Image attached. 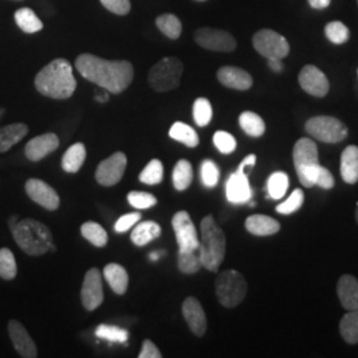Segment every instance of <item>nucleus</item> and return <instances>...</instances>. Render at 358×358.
<instances>
[{
  "label": "nucleus",
  "mask_w": 358,
  "mask_h": 358,
  "mask_svg": "<svg viewBox=\"0 0 358 358\" xmlns=\"http://www.w3.org/2000/svg\"><path fill=\"white\" fill-rule=\"evenodd\" d=\"M81 235L94 247H105L108 243V232L96 222H85L81 226Z\"/></svg>",
  "instance_id": "34"
},
{
  "label": "nucleus",
  "mask_w": 358,
  "mask_h": 358,
  "mask_svg": "<svg viewBox=\"0 0 358 358\" xmlns=\"http://www.w3.org/2000/svg\"><path fill=\"white\" fill-rule=\"evenodd\" d=\"M195 43L208 51L234 52L236 50V40L230 32L219 28L203 27L195 31L194 34Z\"/></svg>",
  "instance_id": "9"
},
{
  "label": "nucleus",
  "mask_w": 358,
  "mask_h": 358,
  "mask_svg": "<svg viewBox=\"0 0 358 358\" xmlns=\"http://www.w3.org/2000/svg\"><path fill=\"white\" fill-rule=\"evenodd\" d=\"M103 278L117 294H125L128 291L129 275L127 269L117 263H110L103 268Z\"/></svg>",
  "instance_id": "24"
},
{
  "label": "nucleus",
  "mask_w": 358,
  "mask_h": 358,
  "mask_svg": "<svg viewBox=\"0 0 358 358\" xmlns=\"http://www.w3.org/2000/svg\"><path fill=\"white\" fill-rule=\"evenodd\" d=\"M182 313L187 322L190 331L196 337H202L207 331V319L205 310L199 300L195 297H187L182 304Z\"/></svg>",
  "instance_id": "17"
},
{
  "label": "nucleus",
  "mask_w": 358,
  "mask_h": 358,
  "mask_svg": "<svg viewBox=\"0 0 358 358\" xmlns=\"http://www.w3.org/2000/svg\"><path fill=\"white\" fill-rule=\"evenodd\" d=\"M170 138L180 142L187 148H196L199 145V136L194 129L185 122H176L169 130Z\"/></svg>",
  "instance_id": "28"
},
{
  "label": "nucleus",
  "mask_w": 358,
  "mask_h": 358,
  "mask_svg": "<svg viewBox=\"0 0 358 358\" xmlns=\"http://www.w3.org/2000/svg\"><path fill=\"white\" fill-rule=\"evenodd\" d=\"M164 179V165L159 159H152L140 174V180L145 185H159Z\"/></svg>",
  "instance_id": "40"
},
{
  "label": "nucleus",
  "mask_w": 358,
  "mask_h": 358,
  "mask_svg": "<svg viewBox=\"0 0 358 358\" xmlns=\"http://www.w3.org/2000/svg\"><path fill=\"white\" fill-rule=\"evenodd\" d=\"M100 1L109 13H115L120 16L128 15L131 8L130 0H100Z\"/></svg>",
  "instance_id": "46"
},
{
  "label": "nucleus",
  "mask_w": 358,
  "mask_h": 358,
  "mask_svg": "<svg viewBox=\"0 0 358 358\" xmlns=\"http://www.w3.org/2000/svg\"><path fill=\"white\" fill-rule=\"evenodd\" d=\"M15 22L17 27L26 32V34H36L44 28L43 22L38 17V15L34 13L31 8H20L15 15Z\"/></svg>",
  "instance_id": "29"
},
{
  "label": "nucleus",
  "mask_w": 358,
  "mask_h": 358,
  "mask_svg": "<svg viewBox=\"0 0 358 358\" xmlns=\"http://www.w3.org/2000/svg\"><path fill=\"white\" fill-rule=\"evenodd\" d=\"M19 222V215H13V217L8 219V226H10V230L13 229V226Z\"/></svg>",
  "instance_id": "53"
},
{
  "label": "nucleus",
  "mask_w": 358,
  "mask_h": 358,
  "mask_svg": "<svg viewBox=\"0 0 358 358\" xmlns=\"http://www.w3.org/2000/svg\"><path fill=\"white\" fill-rule=\"evenodd\" d=\"M315 186H319L321 189L329 190L334 186V178H333L332 173L322 167L320 165L317 173H316V178H315Z\"/></svg>",
  "instance_id": "48"
},
{
  "label": "nucleus",
  "mask_w": 358,
  "mask_h": 358,
  "mask_svg": "<svg viewBox=\"0 0 358 358\" xmlns=\"http://www.w3.org/2000/svg\"><path fill=\"white\" fill-rule=\"evenodd\" d=\"M227 241L223 230L217 226L213 215H207L201 222V241H199V257L203 268L217 272L226 256Z\"/></svg>",
  "instance_id": "3"
},
{
  "label": "nucleus",
  "mask_w": 358,
  "mask_h": 358,
  "mask_svg": "<svg viewBox=\"0 0 358 358\" xmlns=\"http://www.w3.org/2000/svg\"><path fill=\"white\" fill-rule=\"evenodd\" d=\"M35 87L38 93L55 100L72 97L77 88L72 65L65 59L52 60L35 77Z\"/></svg>",
  "instance_id": "2"
},
{
  "label": "nucleus",
  "mask_w": 358,
  "mask_h": 358,
  "mask_svg": "<svg viewBox=\"0 0 358 358\" xmlns=\"http://www.w3.org/2000/svg\"><path fill=\"white\" fill-rule=\"evenodd\" d=\"M13 241L27 255L40 256L50 252L53 244V235L48 226L36 219L27 217L19 220L13 229Z\"/></svg>",
  "instance_id": "4"
},
{
  "label": "nucleus",
  "mask_w": 358,
  "mask_h": 358,
  "mask_svg": "<svg viewBox=\"0 0 358 358\" xmlns=\"http://www.w3.org/2000/svg\"><path fill=\"white\" fill-rule=\"evenodd\" d=\"M294 165L297 177H301L309 167L319 165V149L310 138H300L294 146Z\"/></svg>",
  "instance_id": "15"
},
{
  "label": "nucleus",
  "mask_w": 358,
  "mask_h": 358,
  "mask_svg": "<svg viewBox=\"0 0 358 358\" xmlns=\"http://www.w3.org/2000/svg\"><path fill=\"white\" fill-rule=\"evenodd\" d=\"M78 73L103 90L118 94L129 88L134 78V68L127 60H105L92 53H83L75 63Z\"/></svg>",
  "instance_id": "1"
},
{
  "label": "nucleus",
  "mask_w": 358,
  "mask_h": 358,
  "mask_svg": "<svg viewBox=\"0 0 358 358\" xmlns=\"http://www.w3.org/2000/svg\"><path fill=\"white\" fill-rule=\"evenodd\" d=\"M303 203H304V192L301 189H296L287 201L278 205L276 211L282 215H289V214L296 213L303 206Z\"/></svg>",
  "instance_id": "42"
},
{
  "label": "nucleus",
  "mask_w": 358,
  "mask_h": 358,
  "mask_svg": "<svg viewBox=\"0 0 358 358\" xmlns=\"http://www.w3.org/2000/svg\"><path fill=\"white\" fill-rule=\"evenodd\" d=\"M357 77H358V69H357Z\"/></svg>",
  "instance_id": "58"
},
{
  "label": "nucleus",
  "mask_w": 358,
  "mask_h": 358,
  "mask_svg": "<svg viewBox=\"0 0 358 358\" xmlns=\"http://www.w3.org/2000/svg\"><path fill=\"white\" fill-rule=\"evenodd\" d=\"M341 177L344 182L355 185L358 182V148L355 145L348 146L341 154Z\"/></svg>",
  "instance_id": "23"
},
{
  "label": "nucleus",
  "mask_w": 358,
  "mask_h": 358,
  "mask_svg": "<svg viewBox=\"0 0 358 358\" xmlns=\"http://www.w3.org/2000/svg\"><path fill=\"white\" fill-rule=\"evenodd\" d=\"M127 164V155L122 152H115L100 162L96 169V180L105 187L115 186L124 177Z\"/></svg>",
  "instance_id": "11"
},
{
  "label": "nucleus",
  "mask_w": 358,
  "mask_h": 358,
  "mask_svg": "<svg viewBox=\"0 0 358 358\" xmlns=\"http://www.w3.org/2000/svg\"><path fill=\"white\" fill-rule=\"evenodd\" d=\"M306 130L313 138L325 143L344 141L349 133L344 122L331 115H316L309 118Z\"/></svg>",
  "instance_id": "7"
},
{
  "label": "nucleus",
  "mask_w": 358,
  "mask_h": 358,
  "mask_svg": "<svg viewBox=\"0 0 358 358\" xmlns=\"http://www.w3.org/2000/svg\"><path fill=\"white\" fill-rule=\"evenodd\" d=\"M8 333H10V338L13 341V348L19 353L20 357H38L36 344L20 321L10 320Z\"/></svg>",
  "instance_id": "16"
},
{
  "label": "nucleus",
  "mask_w": 358,
  "mask_h": 358,
  "mask_svg": "<svg viewBox=\"0 0 358 358\" xmlns=\"http://www.w3.org/2000/svg\"><path fill=\"white\" fill-rule=\"evenodd\" d=\"M214 145L220 153L231 154L236 149V140L230 133L219 130L214 134Z\"/></svg>",
  "instance_id": "45"
},
{
  "label": "nucleus",
  "mask_w": 358,
  "mask_h": 358,
  "mask_svg": "<svg viewBox=\"0 0 358 358\" xmlns=\"http://www.w3.org/2000/svg\"><path fill=\"white\" fill-rule=\"evenodd\" d=\"M96 100H97V101H100V103H106V101L109 100V96H108V93H103V94H99V96L96 97Z\"/></svg>",
  "instance_id": "54"
},
{
  "label": "nucleus",
  "mask_w": 358,
  "mask_h": 358,
  "mask_svg": "<svg viewBox=\"0 0 358 358\" xmlns=\"http://www.w3.org/2000/svg\"><path fill=\"white\" fill-rule=\"evenodd\" d=\"M239 125L243 129L245 134L254 138H259L266 133L264 120L254 112H243L239 115Z\"/></svg>",
  "instance_id": "30"
},
{
  "label": "nucleus",
  "mask_w": 358,
  "mask_h": 358,
  "mask_svg": "<svg viewBox=\"0 0 358 358\" xmlns=\"http://www.w3.org/2000/svg\"><path fill=\"white\" fill-rule=\"evenodd\" d=\"M288 186H289V179L285 173L282 171L273 173L269 177L268 183H267L269 196L272 199H282L288 190Z\"/></svg>",
  "instance_id": "38"
},
{
  "label": "nucleus",
  "mask_w": 358,
  "mask_h": 358,
  "mask_svg": "<svg viewBox=\"0 0 358 358\" xmlns=\"http://www.w3.org/2000/svg\"><path fill=\"white\" fill-rule=\"evenodd\" d=\"M248 285L243 275L235 269H227L217 275L215 292L219 303L226 308L238 307L243 303Z\"/></svg>",
  "instance_id": "5"
},
{
  "label": "nucleus",
  "mask_w": 358,
  "mask_h": 358,
  "mask_svg": "<svg viewBox=\"0 0 358 358\" xmlns=\"http://www.w3.org/2000/svg\"><path fill=\"white\" fill-rule=\"evenodd\" d=\"M226 194H227V199L231 203H235V205L245 203L251 199L252 192L250 187L248 177L244 173V170H236L231 176L226 185Z\"/></svg>",
  "instance_id": "19"
},
{
  "label": "nucleus",
  "mask_w": 358,
  "mask_h": 358,
  "mask_svg": "<svg viewBox=\"0 0 358 358\" xmlns=\"http://www.w3.org/2000/svg\"><path fill=\"white\" fill-rule=\"evenodd\" d=\"M162 353L161 350L155 346L153 341L150 340H145L142 344L141 352L138 355V358H161Z\"/></svg>",
  "instance_id": "49"
},
{
  "label": "nucleus",
  "mask_w": 358,
  "mask_h": 358,
  "mask_svg": "<svg viewBox=\"0 0 358 358\" xmlns=\"http://www.w3.org/2000/svg\"><path fill=\"white\" fill-rule=\"evenodd\" d=\"M27 195L48 211H55L60 206V196L56 190L41 179L31 178L26 182Z\"/></svg>",
  "instance_id": "14"
},
{
  "label": "nucleus",
  "mask_w": 358,
  "mask_h": 358,
  "mask_svg": "<svg viewBox=\"0 0 358 358\" xmlns=\"http://www.w3.org/2000/svg\"><path fill=\"white\" fill-rule=\"evenodd\" d=\"M254 48L259 55L268 59H285L289 53V43L273 29H260L252 38Z\"/></svg>",
  "instance_id": "8"
},
{
  "label": "nucleus",
  "mask_w": 358,
  "mask_h": 358,
  "mask_svg": "<svg viewBox=\"0 0 358 358\" xmlns=\"http://www.w3.org/2000/svg\"><path fill=\"white\" fill-rule=\"evenodd\" d=\"M268 66L276 73H280L284 69L282 59H268Z\"/></svg>",
  "instance_id": "51"
},
{
  "label": "nucleus",
  "mask_w": 358,
  "mask_h": 358,
  "mask_svg": "<svg viewBox=\"0 0 358 358\" xmlns=\"http://www.w3.org/2000/svg\"><path fill=\"white\" fill-rule=\"evenodd\" d=\"M201 177L206 187H215L219 182V167L214 161L206 159L201 166Z\"/></svg>",
  "instance_id": "44"
},
{
  "label": "nucleus",
  "mask_w": 358,
  "mask_h": 358,
  "mask_svg": "<svg viewBox=\"0 0 358 358\" xmlns=\"http://www.w3.org/2000/svg\"><path fill=\"white\" fill-rule=\"evenodd\" d=\"M340 333L349 345L358 344V309L349 310L340 321Z\"/></svg>",
  "instance_id": "32"
},
{
  "label": "nucleus",
  "mask_w": 358,
  "mask_h": 358,
  "mask_svg": "<svg viewBox=\"0 0 358 358\" xmlns=\"http://www.w3.org/2000/svg\"><path fill=\"white\" fill-rule=\"evenodd\" d=\"M325 36L336 45H341L350 38L349 28L340 20H334L325 26Z\"/></svg>",
  "instance_id": "39"
},
{
  "label": "nucleus",
  "mask_w": 358,
  "mask_h": 358,
  "mask_svg": "<svg viewBox=\"0 0 358 358\" xmlns=\"http://www.w3.org/2000/svg\"><path fill=\"white\" fill-rule=\"evenodd\" d=\"M85 158H87V149L84 143H75L63 155L62 167L65 173L73 174L83 167Z\"/></svg>",
  "instance_id": "27"
},
{
  "label": "nucleus",
  "mask_w": 358,
  "mask_h": 358,
  "mask_svg": "<svg viewBox=\"0 0 358 358\" xmlns=\"http://www.w3.org/2000/svg\"><path fill=\"white\" fill-rule=\"evenodd\" d=\"M171 226L177 236L179 251L196 252L199 248V238L190 214L187 211H178L171 219Z\"/></svg>",
  "instance_id": "10"
},
{
  "label": "nucleus",
  "mask_w": 358,
  "mask_h": 358,
  "mask_svg": "<svg viewBox=\"0 0 358 358\" xmlns=\"http://www.w3.org/2000/svg\"><path fill=\"white\" fill-rule=\"evenodd\" d=\"M195 1H206V0H195Z\"/></svg>",
  "instance_id": "57"
},
{
  "label": "nucleus",
  "mask_w": 358,
  "mask_h": 358,
  "mask_svg": "<svg viewBox=\"0 0 358 358\" xmlns=\"http://www.w3.org/2000/svg\"><path fill=\"white\" fill-rule=\"evenodd\" d=\"M161 232L162 230L158 223L152 222V220H146L134 227V230L130 235V239L136 245L142 247V245L150 243L154 239L159 238Z\"/></svg>",
  "instance_id": "26"
},
{
  "label": "nucleus",
  "mask_w": 358,
  "mask_h": 358,
  "mask_svg": "<svg viewBox=\"0 0 358 358\" xmlns=\"http://www.w3.org/2000/svg\"><path fill=\"white\" fill-rule=\"evenodd\" d=\"M337 294L346 310L358 309V279L352 275H343L337 282Z\"/></svg>",
  "instance_id": "21"
},
{
  "label": "nucleus",
  "mask_w": 358,
  "mask_h": 358,
  "mask_svg": "<svg viewBox=\"0 0 358 358\" xmlns=\"http://www.w3.org/2000/svg\"><path fill=\"white\" fill-rule=\"evenodd\" d=\"M217 80L226 88L235 90H248L254 80L252 76L238 66H222L217 73Z\"/></svg>",
  "instance_id": "20"
},
{
  "label": "nucleus",
  "mask_w": 358,
  "mask_h": 358,
  "mask_svg": "<svg viewBox=\"0 0 358 358\" xmlns=\"http://www.w3.org/2000/svg\"><path fill=\"white\" fill-rule=\"evenodd\" d=\"M194 179V170L187 159H180L173 170V183L176 190L185 192L190 187Z\"/></svg>",
  "instance_id": "31"
},
{
  "label": "nucleus",
  "mask_w": 358,
  "mask_h": 358,
  "mask_svg": "<svg viewBox=\"0 0 358 358\" xmlns=\"http://www.w3.org/2000/svg\"><path fill=\"white\" fill-rule=\"evenodd\" d=\"M81 301L84 308L90 312L103 304V279L99 268H90L87 272L81 287Z\"/></svg>",
  "instance_id": "12"
},
{
  "label": "nucleus",
  "mask_w": 358,
  "mask_h": 358,
  "mask_svg": "<svg viewBox=\"0 0 358 358\" xmlns=\"http://www.w3.org/2000/svg\"><path fill=\"white\" fill-rule=\"evenodd\" d=\"M128 202L129 205L138 210H145L157 205V198L150 192H130L128 194Z\"/></svg>",
  "instance_id": "43"
},
{
  "label": "nucleus",
  "mask_w": 358,
  "mask_h": 358,
  "mask_svg": "<svg viewBox=\"0 0 358 358\" xmlns=\"http://www.w3.org/2000/svg\"><path fill=\"white\" fill-rule=\"evenodd\" d=\"M183 69V63L178 57H164L149 71V85L155 92L176 90L180 84Z\"/></svg>",
  "instance_id": "6"
},
{
  "label": "nucleus",
  "mask_w": 358,
  "mask_h": 358,
  "mask_svg": "<svg viewBox=\"0 0 358 358\" xmlns=\"http://www.w3.org/2000/svg\"><path fill=\"white\" fill-rule=\"evenodd\" d=\"M301 90L313 97H325L329 92V80L325 73L315 65H306L299 73Z\"/></svg>",
  "instance_id": "13"
},
{
  "label": "nucleus",
  "mask_w": 358,
  "mask_h": 358,
  "mask_svg": "<svg viewBox=\"0 0 358 358\" xmlns=\"http://www.w3.org/2000/svg\"><path fill=\"white\" fill-rule=\"evenodd\" d=\"M158 256H159V254L153 252V254H150V259H152V260H158Z\"/></svg>",
  "instance_id": "55"
},
{
  "label": "nucleus",
  "mask_w": 358,
  "mask_h": 358,
  "mask_svg": "<svg viewBox=\"0 0 358 358\" xmlns=\"http://www.w3.org/2000/svg\"><path fill=\"white\" fill-rule=\"evenodd\" d=\"M141 220V214L140 213H130L124 217H120L115 224V230L117 232H127L130 230L133 226H136Z\"/></svg>",
  "instance_id": "47"
},
{
  "label": "nucleus",
  "mask_w": 358,
  "mask_h": 358,
  "mask_svg": "<svg viewBox=\"0 0 358 358\" xmlns=\"http://www.w3.org/2000/svg\"><path fill=\"white\" fill-rule=\"evenodd\" d=\"M17 275L16 259L10 248H0V278L13 280Z\"/></svg>",
  "instance_id": "36"
},
{
  "label": "nucleus",
  "mask_w": 358,
  "mask_h": 358,
  "mask_svg": "<svg viewBox=\"0 0 358 358\" xmlns=\"http://www.w3.org/2000/svg\"><path fill=\"white\" fill-rule=\"evenodd\" d=\"M178 268L182 273L192 275L199 272L203 266L201 257L195 254V251H179Z\"/></svg>",
  "instance_id": "37"
},
{
  "label": "nucleus",
  "mask_w": 358,
  "mask_h": 358,
  "mask_svg": "<svg viewBox=\"0 0 358 358\" xmlns=\"http://www.w3.org/2000/svg\"><path fill=\"white\" fill-rule=\"evenodd\" d=\"M356 222L358 223V203H357V208H356Z\"/></svg>",
  "instance_id": "56"
},
{
  "label": "nucleus",
  "mask_w": 358,
  "mask_h": 358,
  "mask_svg": "<svg viewBox=\"0 0 358 358\" xmlns=\"http://www.w3.org/2000/svg\"><path fill=\"white\" fill-rule=\"evenodd\" d=\"M192 117L195 124L199 128H205L207 127L211 120H213V106L211 103L205 99V97H199L195 100L194 106H192Z\"/></svg>",
  "instance_id": "35"
},
{
  "label": "nucleus",
  "mask_w": 358,
  "mask_h": 358,
  "mask_svg": "<svg viewBox=\"0 0 358 358\" xmlns=\"http://www.w3.org/2000/svg\"><path fill=\"white\" fill-rule=\"evenodd\" d=\"M308 4L313 10H325L331 6V0H308Z\"/></svg>",
  "instance_id": "50"
},
{
  "label": "nucleus",
  "mask_w": 358,
  "mask_h": 358,
  "mask_svg": "<svg viewBox=\"0 0 358 358\" xmlns=\"http://www.w3.org/2000/svg\"><path fill=\"white\" fill-rule=\"evenodd\" d=\"M280 227H282L280 223L268 215L255 214L245 219V229L255 236L275 235L280 231Z\"/></svg>",
  "instance_id": "22"
},
{
  "label": "nucleus",
  "mask_w": 358,
  "mask_h": 358,
  "mask_svg": "<svg viewBox=\"0 0 358 358\" xmlns=\"http://www.w3.org/2000/svg\"><path fill=\"white\" fill-rule=\"evenodd\" d=\"M28 134L26 124H11L0 128V153L8 152L13 145L19 143Z\"/></svg>",
  "instance_id": "25"
},
{
  "label": "nucleus",
  "mask_w": 358,
  "mask_h": 358,
  "mask_svg": "<svg viewBox=\"0 0 358 358\" xmlns=\"http://www.w3.org/2000/svg\"><path fill=\"white\" fill-rule=\"evenodd\" d=\"M155 24L165 36L171 40H177L182 34V23L178 16L173 13H164L158 16L155 20Z\"/></svg>",
  "instance_id": "33"
},
{
  "label": "nucleus",
  "mask_w": 358,
  "mask_h": 358,
  "mask_svg": "<svg viewBox=\"0 0 358 358\" xmlns=\"http://www.w3.org/2000/svg\"><path fill=\"white\" fill-rule=\"evenodd\" d=\"M60 141L55 133H45L32 138L26 145V157L32 162H38L48 154L59 149Z\"/></svg>",
  "instance_id": "18"
},
{
  "label": "nucleus",
  "mask_w": 358,
  "mask_h": 358,
  "mask_svg": "<svg viewBox=\"0 0 358 358\" xmlns=\"http://www.w3.org/2000/svg\"><path fill=\"white\" fill-rule=\"evenodd\" d=\"M357 3H358V0H357Z\"/></svg>",
  "instance_id": "59"
},
{
  "label": "nucleus",
  "mask_w": 358,
  "mask_h": 358,
  "mask_svg": "<svg viewBox=\"0 0 358 358\" xmlns=\"http://www.w3.org/2000/svg\"><path fill=\"white\" fill-rule=\"evenodd\" d=\"M96 336L99 338L106 340V341L120 343V344L127 343L129 338L128 331L115 327V325H100V327H97Z\"/></svg>",
  "instance_id": "41"
},
{
  "label": "nucleus",
  "mask_w": 358,
  "mask_h": 358,
  "mask_svg": "<svg viewBox=\"0 0 358 358\" xmlns=\"http://www.w3.org/2000/svg\"><path fill=\"white\" fill-rule=\"evenodd\" d=\"M256 164V155L255 154H251V155H247L245 158H244L243 161H242V164L239 165L238 167V170H244V167L245 166H255Z\"/></svg>",
  "instance_id": "52"
}]
</instances>
